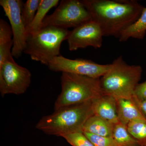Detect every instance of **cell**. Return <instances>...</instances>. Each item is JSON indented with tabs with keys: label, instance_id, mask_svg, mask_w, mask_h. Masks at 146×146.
I'll return each instance as SVG.
<instances>
[{
	"label": "cell",
	"instance_id": "cell-1",
	"mask_svg": "<svg viewBox=\"0 0 146 146\" xmlns=\"http://www.w3.org/2000/svg\"><path fill=\"white\" fill-rule=\"evenodd\" d=\"M93 21L99 25L104 36L119 39L136 22L145 7L135 0H82Z\"/></svg>",
	"mask_w": 146,
	"mask_h": 146
},
{
	"label": "cell",
	"instance_id": "cell-2",
	"mask_svg": "<svg viewBox=\"0 0 146 146\" xmlns=\"http://www.w3.org/2000/svg\"><path fill=\"white\" fill-rule=\"evenodd\" d=\"M94 115L92 100L60 108L44 116L36 124V129L48 135L62 137L68 133L82 132L84 125Z\"/></svg>",
	"mask_w": 146,
	"mask_h": 146
},
{
	"label": "cell",
	"instance_id": "cell-3",
	"mask_svg": "<svg viewBox=\"0 0 146 146\" xmlns=\"http://www.w3.org/2000/svg\"><path fill=\"white\" fill-rule=\"evenodd\" d=\"M143 69L138 65H128L120 56L111 64L108 71L100 78L105 94L115 98L131 99L139 84Z\"/></svg>",
	"mask_w": 146,
	"mask_h": 146
},
{
	"label": "cell",
	"instance_id": "cell-4",
	"mask_svg": "<svg viewBox=\"0 0 146 146\" xmlns=\"http://www.w3.org/2000/svg\"><path fill=\"white\" fill-rule=\"evenodd\" d=\"M61 91L55 102V110L92 101L104 95L100 78L63 72Z\"/></svg>",
	"mask_w": 146,
	"mask_h": 146
},
{
	"label": "cell",
	"instance_id": "cell-5",
	"mask_svg": "<svg viewBox=\"0 0 146 146\" xmlns=\"http://www.w3.org/2000/svg\"><path fill=\"white\" fill-rule=\"evenodd\" d=\"M68 29L48 26L29 35L24 52L32 60L48 66L53 58L60 55L61 44L70 34Z\"/></svg>",
	"mask_w": 146,
	"mask_h": 146
},
{
	"label": "cell",
	"instance_id": "cell-6",
	"mask_svg": "<svg viewBox=\"0 0 146 146\" xmlns=\"http://www.w3.org/2000/svg\"><path fill=\"white\" fill-rule=\"evenodd\" d=\"M90 13L81 1L62 0L54 12L46 16L43 26L68 29L92 21Z\"/></svg>",
	"mask_w": 146,
	"mask_h": 146
},
{
	"label": "cell",
	"instance_id": "cell-7",
	"mask_svg": "<svg viewBox=\"0 0 146 146\" xmlns=\"http://www.w3.org/2000/svg\"><path fill=\"white\" fill-rule=\"evenodd\" d=\"M31 74L15 60L7 61L0 65V93L21 95L25 93L31 83Z\"/></svg>",
	"mask_w": 146,
	"mask_h": 146
},
{
	"label": "cell",
	"instance_id": "cell-8",
	"mask_svg": "<svg viewBox=\"0 0 146 146\" xmlns=\"http://www.w3.org/2000/svg\"><path fill=\"white\" fill-rule=\"evenodd\" d=\"M24 3L21 0L0 1V5L10 23L13 41L11 53L13 57L16 58L21 57L24 52L29 36L22 18Z\"/></svg>",
	"mask_w": 146,
	"mask_h": 146
},
{
	"label": "cell",
	"instance_id": "cell-9",
	"mask_svg": "<svg viewBox=\"0 0 146 146\" xmlns=\"http://www.w3.org/2000/svg\"><path fill=\"white\" fill-rule=\"evenodd\" d=\"M48 66L50 70L54 72L100 78L109 70L110 64L102 65L86 59H69L60 55L53 58Z\"/></svg>",
	"mask_w": 146,
	"mask_h": 146
},
{
	"label": "cell",
	"instance_id": "cell-10",
	"mask_svg": "<svg viewBox=\"0 0 146 146\" xmlns=\"http://www.w3.org/2000/svg\"><path fill=\"white\" fill-rule=\"evenodd\" d=\"M104 35L101 29L95 21L86 22L70 32L67 39L71 51L91 46L100 48L102 45Z\"/></svg>",
	"mask_w": 146,
	"mask_h": 146
},
{
	"label": "cell",
	"instance_id": "cell-11",
	"mask_svg": "<svg viewBox=\"0 0 146 146\" xmlns=\"http://www.w3.org/2000/svg\"><path fill=\"white\" fill-rule=\"evenodd\" d=\"M92 109L94 115L115 125L119 123L117 100L113 96L104 94L93 100Z\"/></svg>",
	"mask_w": 146,
	"mask_h": 146
},
{
	"label": "cell",
	"instance_id": "cell-12",
	"mask_svg": "<svg viewBox=\"0 0 146 146\" xmlns=\"http://www.w3.org/2000/svg\"><path fill=\"white\" fill-rule=\"evenodd\" d=\"M119 122L127 126L134 121H146V118L138 107L133 98L131 99L116 98Z\"/></svg>",
	"mask_w": 146,
	"mask_h": 146
},
{
	"label": "cell",
	"instance_id": "cell-13",
	"mask_svg": "<svg viewBox=\"0 0 146 146\" xmlns=\"http://www.w3.org/2000/svg\"><path fill=\"white\" fill-rule=\"evenodd\" d=\"M11 27L3 19H0V65L14 60L11 53L13 44Z\"/></svg>",
	"mask_w": 146,
	"mask_h": 146
},
{
	"label": "cell",
	"instance_id": "cell-14",
	"mask_svg": "<svg viewBox=\"0 0 146 146\" xmlns=\"http://www.w3.org/2000/svg\"><path fill=\"white\" fill-rule=\"evenodd\" d=\"M115 125L107 120L94 115L86 121L82 132L99 136L112 137Z\"/></svg>",
	"mask_w": 146,
	"mask_h": 146
},
{
	"label": "cell",
	"instance_id": "cell-15",
	"mask_svg": "<svg viewBox=\"0 0 146 146\" xmlns=\"http://www.w3.org/2000/svg\"><path fill=\"white\" fill-rule=\"evenodd\" d=\"M146 34V7H145L138 20L122 33L119 41L125 42L130 38L142 39Z\"/></svg>",
	"mask_w": 146,
	"mask_h": 146
},
{
	"label": "cell",
	"instance_id": "cell-16",
	"mask_svg": "<svg viewBox=\"0 0 146 146\" xmlns=\"http://www.w3.org/2000/svg\"><path fill=\"white\" fill-rule=\"evenodd\" d=\"M58 0H41L34 20L27 29L28 35L35 34L42 28L43 21L50 9L58 5Z\"/></svg>",
	"mask_w": 146,
	"mask_h": 146
},
{
	"label": "cell",
	"instance_id": "cell-17",
	"mask_svg": "<svg viewBox=\"0 0 146 146\" xmlns=\"http://www.w3.org/2000/svg\"><path fill=\"white\" fill-rule=\"evenodd\" d=\"M112 137L119 146H140L127 127L119 122L115 124Z\"/></svg>",
	"mask_w": 146,
	"mask_h": 146
},
{
	"label": "cell",
	"instance_id": "cell-18",
	"mask_svg": "<svg viewBox=\"0 0 146 146\" xmlns=\"http://www.w3.org/2000/svg\"><path fill=\"white\" fill-rule=\"evenodd\" d=\"M127 127L140 146H146V121H133Z\"/></svg>",
	"mask_w": 146,
	"mask_h": 146
},
{
	"label": "cell",
	"instance_id": "cell-19",
	"mask_svg": "<svg viewBox=\"0 0 146 146\" xmlns=\"http://www.w3.org/2000/svg\"><path fill=\"white\" fill-rule=\"evenodd\" d=\"M41 0H27L22 9V18L25 26L28 29L34 20Z\"/></svg>",
	"mask_w": 146,
	"mask_h": 146
},
{
	"label": "cell",
	"instance_id": "cell-20",
	"mask_svg": "<svg viewBox=\"0 0 146 146\" xmlns=\"http://www.w3.org/2000/svg\"><path fill=\"white\" fill-rule=\"evenodd\" d=\"M62 137L72 146H94L83 132L68 133Z\"/></svg>",
	"mask_w": 146,
	"mask_h": 146
},
{
	"label": "cell",
	"instance_id": "cell-21",
	"mask_svg": "<svg viewBox=\"0 0 146 146\" xmlns=\"http://www.w3.org/2000/svg\"><path fill=\"white\" fill-rule=\"evenodd\" d=\"M94 146H119L112 137H105L83 132Z\"/></svg>",
	"mask_w": 146,
	"mask_h": 146
},
{
	"label": "cell",
	"instance_id": "cell-22",
	"mask_svg": "<svg viewBox=\"0 0 146 146\" xmlns=\"http://www.w3.org/2000/svg\"><path fill=\"white\" fill-rule=\"evenodd\" d=\"M133 97L139 100H146V81L136 86Z\"/></svg>",
	"mask_w": 146,
	"mask_h": 146
},
{
	"label": "cell",
	"instance_id": "cell-23",
	"mask_svg": "<svg viewBox=\"0 0 146 146\" xmlns=\"http://www.w3.org/2000/svg\"><path fill=\"white\" fill-rule=\"evenodd\" d=\"M133 98L146 118V100H139L134 97H133Z\"/></svg>",
	"mask_w": 146,
	"mask_h": 146
}]
</instances>
